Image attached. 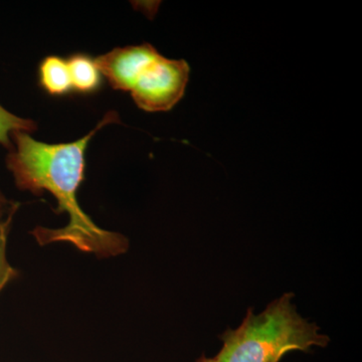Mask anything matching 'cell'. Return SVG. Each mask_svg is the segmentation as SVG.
<instances>
[{
    "instance_id": "6da1fadb",
    "label": "cell",
    "mask_w": 362,
    "mask_h": 362,
    "mask_svg": "<svg viewBox=\"0 0 362 362\" xmlns=\"http://www.w3.org/2000/svg\"><path fill=\"white\" fill-rule=\"evenodd\" d=\"M120 123L118 114L110 111L94 130L70 143L49 144L18 131L11 135L13 146L6 156V168L16 187L35 195L49 192L58 202L56 213H66V226L59 228L37 226L33 230L40 246L69 243L81 252L100 259L119 256L129 249V240L121 233L103 230L81 209L77 192L85 177L86 151L95 134L110 124Z\"/></svg>"
},
{
    "instance_id": "7a4b0ae2",
    "label": "cell",
    "mask_w": 362,
    "mask_h": 362,
    "mask_svg": "<svg viewBox=\"0 0 362 362\" xmlns=\"http://www.w3.org/2000/svg\"><path fill=\"white\" fill-rule=\"evenodd\" d=\"M293 298L286 293L259 314L249 309L237 329L221 335L218 362H279L288 352L327 346L329 338L298 313Z\"/></svg>"
},
{
    "instance_id": "3957f363",
    "label": "cell",
    "mask_w": 362,
    "mask_h": 362,
    "mask_svg": "<svg viewBox=\"0 0 362 362\" xmlns=\"http://www.w3.org/2000/svg\"><path fill=\"white\" fill-rule=\"evenodd\" d=\"M188 78L189 66L187 62L159 54L140 74L130 94L142 110L168 111L185 95Z\"/></svg>"
},
{
    "instance_id": "277c9868",
    "label": "cell",
    "mask_w": 362,
    "mask_h": 362,
    "mask_svg": "<svg viewBox=\"0 0 362 362\" xmlns=\"http://www.w3.org/2000/svg\"><path fill=\"white\" fill-rule=\"evenodd\" d=\"M159 54L149 44L128 45L116 47L95 62L113 89L130 93L142 71Z\"/></svg>"
},
{
    "instance_id": "5b68a950",
    "label": "cell",
    "mask_w": 362,
    "mask_h": 362,
    "mask_svg": "<svg viewBox=\"0 0 362 362\" xmlns=\"http://www.w3.org/2000/svg\"><path fill=\"white\" fill-rule=\"evenodd\" d=\"M21 204L8 199L0 192V293L11 282L20 277V271L11 265L7 258V244L14 216Z\"/></svg>"
},
{
    "instance_id": "8992f818",
    "label": "cell",
    "mask_w": 362,
    "mask_h": 362,
    "mask_svg": "<svg viewBox=\"0 0 362 362\" xmlns=\"http://www.w3.org/2000/svg\"><path fill=\"white\" fill-rule=\"evenodd\" d=\"M40 84L52 96H64L73 90L68 61L58 56L42 59L39 68Z\"/></svg>"
},
{
    "instance_id": "52a82bcc",
    "label": "cell",
    "mask_w": 362,
    "mask_h": 362,
    "mask_svg": "<svg viewBox=\"0 0 362 362\" xmlns=\"http://www.w3.org/2000/svg\"><path fill=\"white\" fill-rule=\"evenodd\" d=\"M66 61L74 90L81 94H92L99 90L102 74L94 59L85 54H76Z\"/></svg>"
},
{
    "instance_id": "ba28073f",
    "label": "cell",
    "mask_w": 362,
    "mask_h": 362,
    "mask_svg": "<svg viewBox=\"0 0 362 362\" xmlns=\"http://www.w3.org/2000/svg\"><path fill=\"white\" fill-rule=\"evenodd\" d=\"M37 129V124L30 119L21 118L6 110L0 104V145L8 151L13 146L11 135L18 131L32 133Z\"/></svg>"
},
{
    "instance_id": "9c48e42d",
    "label": "cell",
    "mask_w": 362,
    "mask_h": 362,
    "mask_svg": "<svg viewBox=\"0 0 362 362\" xmlns=\"http://www.w3.org/2000/svg\"><path fill=\"white\" fill-rule=\"evenodd\" d=\"M197 362H218L216 358H207L206 356H202Z\"/></svg>"
}]
</instances>
